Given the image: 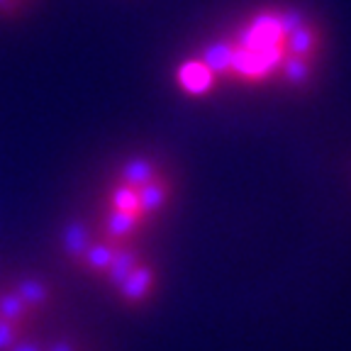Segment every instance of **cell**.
<instances>
[{"mask_svg":"<svg viewBox=\"0 0 351 351\" xmlns=\"http://www.w3.org/2000/svg\"><path fill=\"white\" fill-rule=\"evenodd\" d=\"M8 351H47V341H42L34 332H29V335H25L12 349H8Z\"/></svg>","mask_w":351,"mask_h":351,"instance_id":"13","label":"cell"},{"mask_svg":"<svg viewBox=\"0 0 351 351\" xmlns=\"http://www.w3.org/2000/svg\"><path fill=\"white\" fill-rule=\"evenodd\" d=\"M0 319L17 324V327L27 329V332H34L39 317L22 302V298L12 288L5 285V288H0Z\"/></svg>","mask_w":351,"mask_h":351,"instance_id":"8","label":"cell"},{"mask_svg":"<svg viewBox=\"0 0 351 351\" xmlns=\"http://www.w3.org/2000/svg\"><path fill=\"white\" fill-rule=\"evenodd\" d=\"M8 288H12L37 317H42L47 310H51V305L56 300V293L51 288V283L39 278V276H29V274L17 276V278H12L8 283Z\"/></svg>","mask_w":351,"mask_h":351,"instance_id":"4","label":"cell"},{"mask_svg":"<svg viewBox=\"0 0 351 351\" xmlns=\"http://www.w3.org/2000/svg\"><path fill=\"white\" fill-rule=\"evenodd\" d=\"M25 335H29L27 329L17 327V324H10L5 319H0V351H8L17 344Z\"/></svg>","mask_w":351,"mask_h":351,"instance_id":"12","label":"cell"},{"mask_svg":"<svg viewBox=\"0 0 351 351\" xmlns=\"http://www.w3.org/2000/svg\"><path fill=\"white\" fill-rule=\"evenodd\" d=\"M98 239V230L86 219H69L59 232V252L66 258V263H71L73 269H78L83 254L93 247V241Z\"/></svg>","mask_w":351,"mask_h":351,"instance_id":"1","label":"cell"},{"mask_svg":"<svg viewBox=\"0 0 351 351\" xmlns=\"http://www.w3.org/2000/svg\"><path fill=\"white\" fill-rule=\"evenodd\" d=\"M139 208H142V217L154 219L156 215L164 213V208L171 203L173 197V178L166 173H161L159 178H154L152 183L139 188Z\"/></svg>","mask_w":351,"mask_h":351,"instance_id":"6","label":"cell"},{"mask_svg":"<svg viewBox=\"0 0 351 351\" xmlns=\"http://www.w3.org/2000/svg\"><path fill=\"white\" fill-rule=\"evenodd\" d=\"M178 83L186 93L191 95H205L213 90L215 86V78L210 73V69L203 64L200 59H193V61H186V64L178 69Z\"/></svg>","mask_w":351,"mask_h":351,"instance_id":"9","label":"cell"},{"mask_svg":"<svg viewBox=\"0 0 351 351\" xmlns=\"http://www.w3.org/2000/svg\"><path fill=\"white\" fill-rule=\"evenodd\" d=\"M47 351H83V349L81 344H76L71 339H56L51 344H47Z\"/></svg>","mask_w":351,"mask_h":351,"instance_id":"15","label":"cell"},{"mask_svg":"<svg viewBox=\"0 0 351 351\" xmlns=\"http://www.w3.org/2000/svg\"><path fill=\"white\" fill-rule=\"evenodd\" d=\"M142 261H144V254L134 241H132V244H122V247H117V254H115V258H112V263H110L108 274L103 276V280L108 283V288L117 291L122 285V280L137 269Z\"/></svg>","mask_w":351,"mask_h":351,"instance_id":"7","label":"cell"},{"mask_svg":"<svg viewBox=\"0 0 351 351\" xmlns=\"http://www.w3.org/2000/svg\"><path fill=\"white\" fill-rule=\"evenodd\" d=\"M17 3H20V5H27V3H32V0H17Z\"/></svg>","mask_w":351,"mask_h":351,"instance_id":"16","label":"cell"},{"mask_svg":"<svg viewBox=\"0 0 351 351\" xmlns=\"http://www.w3.org/2000/svg\"><path fill=\"white\" fill-rule=\"evenodd\" d=\"M161 173H164V169H161L159 161L152 159V156L139 154V156H130V159H125L120 166H117L115 181L125 183V186H130V188H137L139 191L142 186L152 183L154 178H159Z\"/></svg>","mask_w":351,"mask_h":351,"instance_id":"5","label":"cell"},{"mask_svg":"<svg viewBox=\"0 0 351 351\" xmlns=\"http://www.w3.org/2000/svg\"><path fill=\"white\" fill-rule=\"evenodd\" d=\"M115 254H117L115 244H108V241H103V239H95L93 247L83 254L81 263H78V271H83V274H88V276H95V278H103V276L108 274L110 263H112Z\"/></svg>","mask_w":351,"mask_h":351,"instance_id":"10","label":"cell"},{"mask_svg":"<svg viewBox=\"0 0 351 351\" xmlns=\"http://www.w3.org/2000/svg\"><path fill=\"white\" fill-rule=\"evenodd\" d=\"M20 15H22V5L17 0H0V17L15 20V17H20Z\"/></svg>","mask_w":351,"mask_h":351,"instance_id":"14","label":"cell"},{"mask_svg":"<svg viewBox=\"0 0 351 351\" xmlns=\"http://www.w3.org/2000/svg\"><path fill=\"white\" fill-rule=\"evenodd\" d=\"M105 203H108V210L112 213H125V215H134V217H142V208H139V193L137 188H130L125 183H112L105 193ZM147 222V219H144Z\"/></svg>","mask_w":351,"mask_h":351,"instance_id":"11","label":"cell"},{"mask_svg":"<svg viewBox=\"0 0 351 351\" xmlns=\"http://www.w3.org/2000/svg\"><path fill=\"white\" fill-rule=\"evenodd\" d=\"M156 285H159V274H156V269L144 258L137 269L122 280V285L117 288V295H120L122 305L134 310V307H142L144 302L154 295Z\"/></svg>","mask_w":351,"mask_h":351,"instance_id":"2","label":"cell"},{"mask_svg":"<svg viewBox=\"0 0 351 351\" xmlns=\"http://www.w3.org/2000/svg\"><path fill=\"white\" fill-rule=\"evenodd\" d=\"M147 227V222L134 215H125V213H112V210H105V215L98 222V239L108 241V244H132L134 237L142 234V230Z\"/></svg>","mask_w":351,"mask_h":351,"instance_id":"3","label":"cell"}]
</instances>
